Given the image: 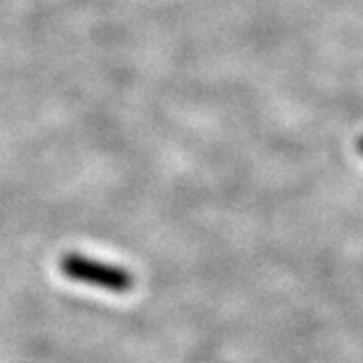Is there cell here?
Segmentation results:
<instances>
[{"instance_id": "obj_1", "label": "cell", "mask_w": 363, "mask_h": 363, "mask_svg": "<svg viewBox=\"0 0 363 363\" xmlns=\"http://www.w3.org/2000/svg\"><path fill=\"white\" fill-rule=\"evenodd\" d=\"M61 271L71 281L107 289L111 293H128L133 286V277L130 271L93 260L77 252H69L61 259Z\"/></svg>"}, {"instance_id": "obj_2", "label": "cell", "mask_w": 363, "mask_h": 363, "mask_svg": "<svg viewBox=\"0 0 363 363\" xmlns=\"http://www.w3.org/2000/svg\"><path fill=\"white\" fill-rule=\"evenodd\" d=\"M357 152H359V154L363 156V138L359 140V142H357Z\"/></svg>"}]
</instances>
